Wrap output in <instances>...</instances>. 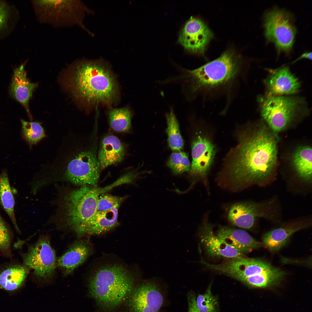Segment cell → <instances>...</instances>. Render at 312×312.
I'll use <instances>...</instances> for the list:
<instances>
[{
    "instance_id": "6da1fadb",
    "label": "cell",
    "mask_w": 312,
    "mask_h": 312,
    "mask_svg": "<svg viewBox=\"0 0 312 312\" xmlns=\"http://www.w3.org/2000/svg\"><path fill=\"white\" fill-rule=\"evenodd\" d=\"M246 127L237 131L236 146L225 156L217 177L219 185L231 192L265 186L275 176L278 148L274 132L263 125Z\"/></svg>"
},
{
    "instance_id": "7a4b0ae2",
    "label": "cell",
    "mask_w": 312,
    "mask_h": 312,
    "mask_svg": "<svg viewBox=\"0 0 312 312\" xmlns=\"http://www.w3.org/2000/svg\"><path fill=\"white\" fill-rule=\"evenodd\" d=\"M242 64L241 57L228 50L195 69L176 66L178 74L165 79V82L179 84L185 100L190 102L200 96L211 97L229 92L241 76Z\"/></svg>"
},
{
    "instance_id": "3957f363",
    "label": "cell",
    "mask_w": 312,
    "mask_h": 312,
    "mask_svg": "<svg viewBox=\"0 0 312 312\" xmlns=\"http://www.w3.org/2000/svg\"><path fill=\"white\" fill-rule=\"evenodd\" d=\"M71 72L68 80L73 96L84 104L110 106L118 98V88L115 77L103 60H77L69 66Z\"/></svg>"
},
{
    "instance_id": "277c9868",
    "label": "cell",
    "mask_w": 312,
    "mask_h": 312,
    "mask_svg": "<svg viewBox=\"0 0 312 312\" xmlns=\"http://www.w3.org/2000/svg\"><path fill=\"white\" fill-rule=\"evenodd\" d=\"M135 278L124 267L106 264L95 270L88 281L90 295L101 306L114 308L127 298L134 287Z\"/></svg>"
},
{
    "instance_id": "5b68a950",
    "label": "cell",
    "mask_w": 312,
    "mask_h": 312,
    "mask_svg": "<svg viewBox=\"0 0 312 312\" xmlns=\"http://www.w3.org/2000/svg\"><path fill=\"white\" fill-rule=\"evenodd\" d=\"M258 100L261 116L273 132L285 130L309 112L307 102L302 97L265 95Z\"/></svg>"
},
{
    "instance_id": "8992f818",
    "label": "cell",
    "mask_w": 312,
    "mask_h": 312,
    "mask_svg": "<svg viewBox=\"0 0 312 312\" xmlns=\"http://www.w3.org/2000/svg\"><path fill=\"white\" fill-rule=\"evenodd\" d=\"M31 3L37 21L55 28L78 26L91 34L83 24L86 13H92L79 0H34Z\"/></svg>"
},
{
    "instance_id": "52a82bcc",
    "label": "cell",
    "mask_w": 312,
    "mask_h": 312,
    "mask_svg": "<svg viewBox=\"0 0 312 312\" xmlns=\"http://www.w3.org/2000/svg\"><path fill=\"white\" fill-rule=\"evenodd\" d=\"M107 191L105 187L83 185L68 193L64 196L62 205V217L65 224L78 235L97 211L100 195Z\"/></svg>"
},
{
    "instance_id": "ba28073f",
    "label": "cell",
    "mask_w": 312,
    "mask_h": 312,
    "mask_svg": "<svg viewBox=\"0 0 312 312\" xmlns=\"http://www.w3.org/2000/svg\"><path fill=\"white\" fill-rule=\"evenodd\" d=\"M263 25L268 41L275 44L278 52L289 53L296 33L291 14L283 9L274 8L265 14Z\"/></svg>"
},
{
    "instance_id": "9c48e42d",
    "label": "cell",
    "mask_w": 312,
    "mask_h": 312,
    "mask_svg": "<svg viewBox=\"0 0 312 312\" xmlns=\"http://www.w3.org/2000/svg\"><path fill=\"white\" fill-rule=\"evenodd\" d=\"M62 168V178L77 185L96 187L99 176L100 164L92 150L73 151Z\"/></svg>"
},
{
    "instance_id": "30bf717a",
    "label": "cell",
    "mask_w": 312,
    "mask_h": 312,
    "mask_svg": "<svg viewBox=\"0 0 312 312\" xmlns=\"http://www.w3.org/2000/svg\"><path fill=\"white\" fill-rule=\"evenodd\" d=\"M274 201L260 203L245 202L238 203L230 207L228 214L229 221L239 227L250 229L258 218L270 220L275 218Z\"/></svg>"
},
{
    "instance_id": "8fae6325",
    "label": "cell",
    "mask_w": 312,
    "mask_h": 312,
    "mask_svg": "<svg viewBox=\"0 0 312 312\" xmlns=\"http://www.w3.org/2000/svg\"><path fill=\"white\" fill-rule=\"evenodd\" d=\"M24 262L26 266L34 270L38 278L51 277L57 266V260L49 238L42 237L31 246L24 257Z\"/></svg>"
},
{
    "instance_id": "7c38bea8",
    "label": "cell",
    "mask_w": 312,
    "mask_h": 312,
    "mask_svg": "<svg viewBox=\"0 0 312 312\" xmlns=\"http://www.w3.org/2000/svg\"><path fill=\"white\" fill-rule=\"evenodd\" d=\"M131 312H159L163 301L157 280H146L134 286L127 297Z\"/></svg>"
},
{
    "instance_id": "4fadbf2b",
    "label": "cell",
    "mask_w": 312,
    "mask_h": 312,
    "mask_svg": "<svg viewBox=\"0 0 312 312\" xmlns=\"http://www.w3.org/2000/svg\"><path fill=\"white\" fill-rule=\"evenodd\" d=\"M213 37L212 32L205 23L192 17L181 31L178 42L187 51L203 54Z\"/></svg>"
},
{
    "instance_id": "5bb4252c",
    "label": "cell",
    "mask_w": 312,
    "mask_h": 312,
    "mask_svg": "<svg viewBox=\"0 0 312 312\" xmlns=\"http://www.w3.org/2000/svg\"><path fill=\"white\" fill-rule=\"evenodd\" d=\"M216 153L215 146L209 139L200 135L196 136L192 144L191 175L194 177H205L212 164Z\"/></svg>"
},
{
    "instance_id": "9a60e30c",
    "label": "cell",
    "mask_w": 312,
    "mask_h": 312,
    "mask_svg": "<svg viewBox=\"0 0 312 312\" xmlns=\"http://www.w3.org/2000/svg\"><path fill=\"white\" fill-rule=\"evenodd\" d=\"M263 81L267 92L271 96H290L298 93L301 83L285 66L272 70Z\"/></svg>"
},
{
    "instance_id": "2e32d148",
    "label": "cell",
    "mask_w": 312,
    "mask_h": 312,
    "mask_svg": "<svg viewBox=\"0 0 312 312\" xmlns=\"http://www.w3.org/2000/svg\"><path fill=\"white\" fill-rule=\"evenodd\" d=\"M201 243L206 254L214 258L233 259L245 256L220 239L214 233L212 225L206 219L200 229Z\"/></svg>"
},
{
    "instance_id": "e0dca14e",
    "label": "cell",
    "mask_w": 312,
    "mask_h": 312,
    "mask_svg": "<svg viewBox=\"0 0 312 312\" xmlns=\"http://www.w3.org/2000/svg\"><path fill=\"white\" fill-rule=\"evenodd\" d=\"M311 224L310 219L289 222L265 233L262 237L263 244L270 251H277L286 244L293 234L307 228Z\"/></svg>"
},
{
    "instance_id": "ac0fdd59",
    "label": "cell",
    "mask_w": 312,
    "mask_h": 312,
    "mask_svg": "<svg viewBox=\"0 0 312 312\" xmlns=\"http://www.w3.org/2000/svg\"><path fill=\"white\" fill-rule=\"evenodd\" d=\"M216 235L226 244L244 254L263 245L246 232L228 226L219 227Z\"/></svg>"
},
{
    "instance_id": "d6986e66",
    "label": "cell",
    "mask_w": 312,
    "mask_h": 312,
    "mask_svg": "<svg viewBox=\"0 0 312 312\" xmlns=\"http://www.w3.org/2000/svg\"><path fill=\"white\" fill-rule=\"evenodd\" d=\"M119 207L117 206L105 211H97L82 226L77 235H100L113 229L118 224Z\"/></svg>"
},
{
    "instance_id": "ffe728a7",
    "label": "cell",
    "mask_w": 312,
    "mask_h": 312,
    "mask_svg": "<svg viewBox=\"0 0 312 312\" xmlns=\"http://www.w3.org/2000/svg\"><path fill=\"white\" fill-rule=\"evenodd\" d=\"M91 252L87 243L82 240L76 241L57 260V266L65 275L69 274L87 259Z\"/></svg>"
},
{
    "instance_id": "44dd1931",
    "label": "cell",
    "mask_w": 312,
    "mask_h": 312,
    "mask_svg": "<svg viewBox=\"0 0 312 312\" xmlns=\"http://www.w3.org/2000/svg\"><path fill=\"white\" fill-rule=\"evenodd\" d=\"M37 84L30 82L27 77L24 65L22 64L14 70L10 87L12 96L29 112L28 103Z\"/></svg>"
},
{
    "instance_id": "7402d4cb",
    "label": "cell",
    "mask_w": 312,
    "mask_h": 312,
    "mask_svg": "<svg viewBox=\"0 0 312 312\" xmlns=\"http://www.w3.org/2000/svg\"><path fill=\"white\" fill-rule=\"evenodd\" d=\"M125 154V146L116 136L109 135L103 140L98 155L100 169L121 161Z\"/></svg>"
},
{
    "instance_id": "603a6c76",
    "label": "cell",
    "mask_w": 312,
    "mask_h": 312,
    "mask_svg": "<svg viewBox=\"0 0 312 312\" xmlns=\"http://www.w3.org/2000/svg\"><path fill=\"white\" fill-rule=\"evenodd\" d=\"M312 148L309 146L298 147L293 153L291 164L297 175L303 180L311 183Z\"/></svg>"
},
{
    "instance_id": "cb8c5ba5",
    "label": "cell",
    "mask_w": 312,
    "mask_h": 312,
    "mask_svg": "<svg viewBox=\"0 0 312 312\" xmlns=\"http://www.w3.org/2000/svg\"><path fill=\"white\" fill-rule=\"evenodd\" d=\"M29 268L22 265L7 268L0 273V286L10 291L18 289L24 282L29 272Z\"/></svg>"
},
{
    "instance_id": "d4e9b609",
    "label": "cell",
    "mask_w": 312,
    "mask_h": 312,
    "mask_svg": "<svg viewBox=\"0 0 312 312\" xmlns=\"http://www.w3.org/2000/svg\"><path fill=\"white\" fill-rule=\"evenodd\" d=\"M108 112L109 123L114 131L121 132L129 131L131 126L132 113L128 107H110Z\"/></svg>"
},
{
    "instance_id": "484cf974",
    "label": "cell",
    "mask_w": 312,
    "mask_h": 312,
    "mask_svg": "<svg viewBox=\"0 0 312 312\" xmlns=\"http://www.w3.org/2000/svg\"><path fill=\"white\" fill-rule=\"evenodd\" d=\"M0 202L17 230H18L14 212V200L7 174L0 175Z\"/></svg>"
},
{
    "instance_id": "4316f807",
    "label": "cell",
    "mask_w": 312,
    "mask_h": 312,
    "mask_svg": "<svg viewBox=\"0 0 312 312\" xmlns=\"http://www.w3.org/2000/svg\"><path fill=\"white\" fill-rule=\"evenodd\" d=\"M169 109V112L165 114L167 125L166 132L168 135V143L172 151H179L183 148L184 142L173 107L170 106Z\"/></svg>"
},
{
    "instance_id": "83f0119b",
    "label": "cell",
    "mask_w": 312,
    "mask_h": 312,
    "mask_svg": "<svg viewBox=\"0 0 312 312\" xmlns=\"http://www.w3.org/2000/svg\"><path fill=\"white\" fill-rule=\"evenodd\" d=\"M23 136L30 145L36 144L44 138L45 132L41 123L21 120Z\"/></svg>"
},
{
    "instance_id": "f1b7e54d",
    "label": "cell",
    "mask_w": 312,
    "mask_h": 312,
    "mask_svg": "<svg viewBox=\"0 0 312 312\" xmlns=\"http://www.w3.org/2000/svg\"><path fill=\"white\" fill-rule=\"evenodd\" d=\"M211 285L212 283L203 294L198 295L196 298L197 305L200 312H219L218 298L211 292Z\"/></svg>"
},
{
    "instance_id": "f546056e",
    "label": "cell",
    "mask_w": 312,
    "mask_h": 312,
    "mask_svg": "<svg viewBox=\"0 0 312 312\" xmlns=\"http://www.w3.org/2000/svg\"><path fill=\"white\" fill-rule=\"evenodd\" d=\"M174 174H181L190 170V164L187 154L183 152H174L170 155L167 162Z\"/></svg>"
},
{
    "instance_id": "4dcf8cb0",
    "label": "cell",
    "mask_w": 312,
    "mask_h": 312,
    "mask_svg": "<svg viewBox=\"0 0 312 312\" xmlns=\"http://www.w3.org/2000/svg\"><path fill=\"white\" fill-rule=\"evenodd\" d=\"M124 199L109 194H102L98 199L97 211L107 210L120 206Z\"/></svg>"
},
{
    "instance_id": "1f68e13d",
    "label": "cell",
    "mask_w": 312,
    "mask_h": 312,
    "mask_svg": "<svg viewBox=\"0 0 312 312\" xmlns=\"http://www.w3.org/2000/svg\"><path fill=\"white\" fill-rule=\"evenodd\" d=\"M10 236L6 224L0 216V250L6 251L10 247Z\"/></svg>"
},
{
    "instance_id": "d6a6232c",
    "label": "cell",
    "mask_w": 312,
    "mask_h": 312,
    "mask_svg": "<svg viewBox=\"0 0 312 312\" xmlns=\"http://www.w3.org/2000/svg\"><path fill=\"white\" fill-rule=\"evenodd\" d=\"M9 14V9L7 5L0 1V32L6 26Z\"/></svg>"
},
{
    "instance_id": "836d02e7",
    "label": "cell",
    "mask_w": 312,
    "mask_h": 312,
    "mask_svg": "<svg viewBox=\"0 0 312 312\" xmlns=\"http://www.w3.org/2000/svg\"><path fill=\"white\" fill-rule=\"evenodd\" d=\"M196 296L194 292L190 291L187 294L188 312H200L196 304Z\"/></svg>"
},
{
    "instance_id": "e575fe53",
    "label": "cell",
    "mask_w": 312,
    "mask_h": 312,
    "mask_svg": "<svg viewBox=\"0 0 312 312\" xmlns=\"http://www.w3.org/2000/svg\"><path fill=\"white\" fill-rule=\"evenodd\" d=\"M303 58H307L311 60L312 59L311 52H307L303 54L298 58L296 59V60H295L294 62Z\"/></svg>"
}]
</instances>
